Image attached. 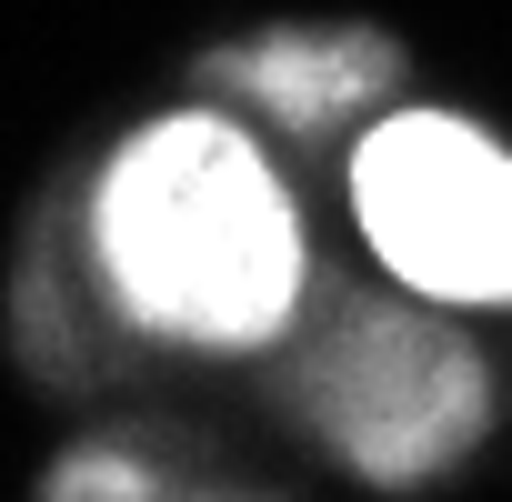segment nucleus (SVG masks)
Listing matches in <instances>:
<instances>
[{
	"mask_svg": "<svg viewBox=\"0 0 512 502\" xmlns=\"http://www.w3.org/2000/svg\"><path fill=\"white\" fill-rule=\"evenodd\" d=\"M41 502H262V492L211 482V472H181V462L151 452V442H81V452L51 462Z\"/></svg>",
	"mask_w": 512,
	"mask_h": 502,
	"instance_id": "obj_5",
	"label": "nucleus"
},
{
	"mask_svg": "<svg viewBox=\"0 0 512 502\" xmlns=\"http://www.w3.org/2000/svg\"><path fill=\"white\" fill-rule=\"evenodd\" d=\"M91 251L121 312L171 342L262 352L302 322V221L221 111L151 121L111 151L91 191Z\"/></svg>",
	"mask_w": 512,
	"mask_h": 502,
	"instance_id": "obj_1",
	"label": "nucleus"
},
{
	"mask_svg": "<svg viewBox=\"0 0 512 502\" xmlns=\"http://www.w3.org/2000/svg\"><path fill=\"white\" fill-rule=\"evenodd\" d=\"M201 81L231 91V101H251V111L282 121V131H302V141H322V131L362 121V111L402 81V51H392L382 31H352V21H302V31L221 41V51L201 61Z\"/></svg>",
	"mask_w": 512,
	"mask_h": 502,
	"instance_id": "obj_4",
	"label": "nucleus"
},
{
	"mask_svg": "<svg viewBox=\"0 0 512 502\" xmlns=\"http://www.w3.org/2000/svg\"><path fill=\"white\" fill-rule=\"evenodd\" d=\"M332 312L312 322L292 362V412L362 472V482H432L492 432V372L482 352L412 302H352L322 292Z\"/></svg>",
	"mask_w": 512,
	"mask_h": 502,
	"instance_id": "obj_2",
	"label": "nucleus"
},
{
	"mask_svg": "<svg viewBox=\"0 0 512 502\" xmlns=\"http://www.w3.org/2000/svg\"><path fill=\"white\" fill-rule=\"evenodd\" d=\"M352 211L422 302H512V151L452 111H392L352 151Z\"/></svg>",
	"mask_w": 512,
	"mask_h": 502,
	"instance_id": "obj_3",
	"label": "nucleus"
}]
</instances>
